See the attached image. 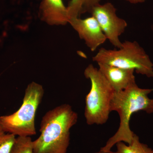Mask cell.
Instances as JSON below:
<instances>
[{
  "label": "cell",
  "mask_w": 153,
  "mask_h": 153,
  "mask_svg": "<svg viewBox=\"0 0 153 153\" xmlns=\"http://www.w3.org/2000/svg\"><path fill=\"white\" fill-rule=\"evenodd\" d=\"M78 114L70 105H61L47 111L40 124V135L33 141V153H66L70 129L78 120Z\"/></svg>",
  "instance_id": "cell-1"
},
{
  "label": "cell",
  "mask_w": 153,
  "mask_h": 153,
  "mask_svg": "<svg viewBox=\"0 0 153 153\" xmlns=\"http://www.w3.org/2000/svg\"><path fill=\"white\" fill-rule=\"evenodd\" d=\"M153 89L142 88L136 82L133 83L124 90L115 91L110 103V111H116L120 119L119 127L115 134L110 138L104 146V151L111 150L113 147L120 142L129 144L131 143L134 133L130 127L132 115L140 111L148 114L153 113V98L149 94Z\"/></svg>",
  "instance_id": "cell-2"
},
{
  "label": "cell",
  "mask_w": 153,
  "mask_h": 153,
  "mask_svg": "<svg viewBox=\"0 0 153 153\" xmlns=\"http://www.w3.org/2000/svg\"><path fill=\"white\" fill-rule=\"evenodd\" d=\"M91 82L85 100L84 116L88 125L106 123L110 113V103L115 91L98 68L89 64L84 72Z\"/></svg>",
  "instance_id": "cell-3"
},
{
  "label": "cell",
  "mask_w": 153,
  "mask_h": 153,
  "mask_svg": "<svg viewBox=\"0 0 153 153\" xmlns=\"http://www.w3.org/2000/svg\"><path fill=\"white\" fill-rule=\"evenodd\" d=\"M44 94L41 84L32 82L25 90L23 102L18 110L0 116V126L7 132L16 136L31 137L36 134L35 117Z\"/></svg>",
  "instance_id": "cell-4"
},
{
  "label": "cell",
  "mask_w": 153,
  "mask_h": 153,
  "mask_svg": "<svg viewBox=\"0 0 153 153\" xmlns=\"http://www.w3.org/2000/svg\"><path fill=\"white\" fill-rule=\"evenodd\" d=\"M92 60L97 63L133 69L137 74L153 77V63L143 48L136 41H125L118 49L100 48Z\"/></svg>",
  "instance_id": "cell-5"
},
{
  "label": "cell",
  "mask_w": 153,
  "mask_h": 153,
  "mask_svg": "<svg viewBox=\"0 0 153 153\" xmlns=\"http://www.w3.org/2000/svg\"><path fill=\"white\" fill-rule=\"evenodd\" d=\"M116 11L113 4L108 2L95 6L90 13L96 19L107 40L119 49L122 44L120 37L124 33L128 24L124 19L118 16Z\"/></svg>",
  "instance_id": "cell-6"
},
{
  "label": "cell",
  "mask_w": 153,
  "mask_h": 153,
  "mask_svg": "<svg viewBox=\"0 0 153 153\" xmlns=\"http://www.w3.org/2000/svg\"><path fill=\"white\" fill-rule=\"evenodd\" d=\"M68 23L92 52L96 51L107 40L96 19L92 16L85 19H70Z\"/></svg>",
  "instance_id": "cell-7"
},
{
  "label": "cell",
  "mask_w": 153,
  "mask_h": 153,
  "mask_svg": "<svg viewBox=\"0 0 153 153\" xmlns=\"http://www.w3.org/2000/svg\"><path fill=\"white\" fill-rule=\"evenodd\" d=\"M39 17L50 25H65L69 22L67 7L62 0H42Z\"/></svg>",
  "instance_id": "cell-8"
},
{
  "label": "cell",
  "mask_w": 153,
  "mask_h": 153,
  "mask_svg": "<svg viewBox=\"0 0 153 153\" xmlns=\"http://www.w3.org/2000/svg\"><path fill=\"white\" fill-rule=\"evenodd\" d=\"M99 70L115 91L124 90L136 82L133 69H124L103 63H97Z\"/></svg>",
  "instance_id": "cell-9"
},
{
  "label": "cell",
  "mask_w": 153,
  "mask_h": 153,
  "mask_svg": "<svg viewBox=\"0 0 153 153\" xmlns=\"http://www.w3.org/2000/svg\"><path fill=\"white\" fill-rule=\"evenodd\" d=\"M101 0H71L67 7L69 20L79 18L81 15L90 13L95 6L100 4Z\"/></svg>",
  "instance_id": "cell-10"
},
{
  "label": "cell",
  "mask_w": 153,
  "mask_h": 153,
  "mask_svg": "<svg viewBox=\"0 0 153 153\" xmlns=\"http://www.w3.org/2000/svg\"><path fill=\"white\" fill-rule=\"evenodd\" d=\"M117 153H153V150L147 145L141 143L139 137L134 134L131 143L128 145L123 142L116 144Z\"/></svg>",
  "instance_id": "cell-11"
},
{
  "label": "cell",
  "mask_w": 153,
  "mask_h": 153,
  "mask_svg": "<svg viewBox=\"0 0 153 153\" xmlns=\"http://www.w3.org/2000/svg\"><path fill=\"white\" fill-rule=\"evenodd\" d=\"M33 142L30 137H18L10 153H33Z\"/></svg>",
  "instance_id": "cell-12"
},
{
  "label": "cell",
  "mask_w": 153,
  "mask_h": 153,
  "mask_svg": "<svg viewBox=\"0 0 153 153\" xmlns=\"http://www.w3.org/2000/svg\"><path fill=\"white\" fill-rule=\"evenodd\" d=\"M16 136L7 132L0 126V153H10L16 142Z\"/></svg>",
  "instance_id": "cell-13"
},
{
  "label": "cell",
  "mask_w": 153,
  "mask_h": 153,
  "mask_svg": "<svg viewBox=\"0 0 153 153\" xmlns=\"http://www.w3.org/2000/svg\"><path fill=\"white\" fill-rule=\"evenodd\" d=\"M131 4H141L144 3L146 0H125Z\"/></svg>",
  "instance_id": "cell-14"
},
{
  "label": "cell",
  "mask_w": 153,
  "mask_h": 153,
  "mask_svg": "<svg viewBox=\"0 0 153 153\" xmlns=\"http://www.w3.org/2000/svg\"><path fill=\"white\" fill-rule=\"evenodd\" d=\"M94 153H117V152H112L111 150L110 151H104L103 150H102L101 149H100V150L98 151V152H96Z\"/></svg>",
  "instance_id": "cell-15"
}]
</instances>
